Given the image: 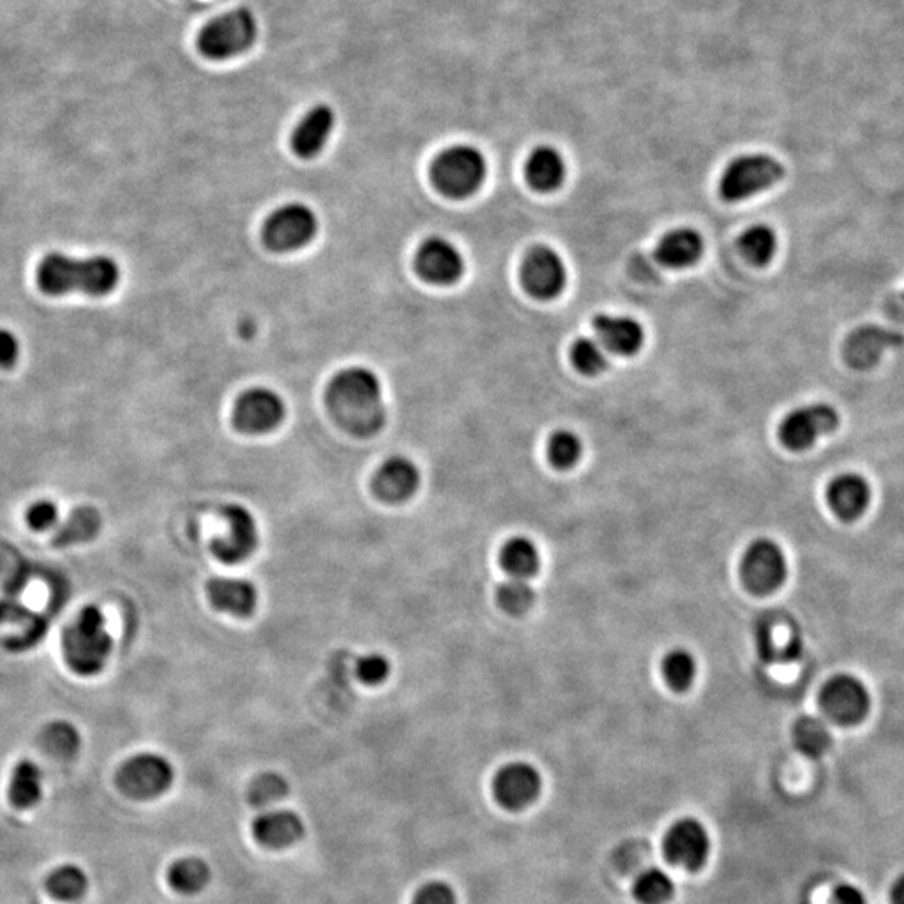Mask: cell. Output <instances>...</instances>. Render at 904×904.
<instances>
[{
	"label": "cell",
	"instance_id": "cell-42",
	"mask_svg": "<svg viewBox=\"0 0 904 904\" xmlns=\"http://www.w3.org/2000/svg\"><path fill=\"white\" fill-rule=\"evenodd\" d=\"M25 521L30 524L31 530L47 531L56 526L59 521V508L56 502L49 499L34 502L30 510L25 511Z\"/></svg>",
	"mask_w": 904,
	"mask_h": 904
},
{
	"label": "cell",
	"instance_id": "cell-23",
	"mask_svg": "<svg viewBox=\"0 0 904 904\" xmlns=\"http://www.w3.org/2000/svg\"><path fill=\"white\" fill-rule=\"evenodd\" d=\"M599 343L618 356H634L644 346V327L635 318L600 314L593 318Z\"/></svg>",
	"mask_w": 904,
	"mask_h": 904
},
{
	"label": "cell",
	"instance_id": "cell-1",
	"mask_svg": "<svg viewBox=\"0 0 904 904\" xmlns=\"http://www.w3.org/2000/svg\"><path fill=\"white\" fill-rule=\"evenodd\" d=\"M328 413L335 422L356 438L378 434L387 420L381 379L367 367H347L327 387Z\"/></svg>",
	"mask_w": 904,
	"mask_h": 904
},
{
	"label": "cell",
	"instance_id": "cell-32",
	"mask_svg": "<svg viewBox=\"0 0 904 904\" xmlns=\"http://www.w3.org/2000/svg\"><path fill=\"white\" fill-rule=\"evenodd\" d=\"M90 886L86 872L76 865H62L47 876L46 888L50 896L59 901H76L84 896Z\"/></svg>",
	"mask_w": 904,
	"mask_h": 904
},
{
	"label": "cell",
	"instance_id": "cell-8",
	"mask_svg": "<svg viewBox=\"0 0 904 904\" xmlns=\"http://www.w3.org/2000/svg\"><path fill=\"white\" fill-rule=\"evenodd\" d=\"M317 232L318 217L312 207L290 201L278 207L265 221L264 242L271 252H295L309 245Z\"/></svg>",
	"mask_w": 904,
	"mask_h": 904
},
{
	"label": "cell",
	"instance_id": "cell-5",
	"mask_svg": "<svg viewBox=\"0 0 904 904\" xmlns=\"http://www.w3.org/2000/svg\"><path fill=\"white\" fill-rule=\"evenodd\" d=\"M257 19L248 9H236L208 22L198 34L205 58L223 61L245 53L257 39Z\"/></svg>",
	"mask_w": 904,
	"mask_h": 904
},
{
	"label": "cell",
	"instance_id": "cell-36",
	"mask_svg": "<svg viewBox=\"0 0 904 904\" xmlns=\"http://www.w3.org/2000/svg\"><path fill=\"white\" fill-rule=\"evenodd\" d=\"M571 360L577 371L584 375H599L605 371L609 366L605 350L595 338L581 337L575 340L571 347Z\"/></svg>",
	"mask_w": 904,
	"mask_h": 904
},
{
	"label": "cell",
	"instance_id": "cell-12",
	"mask_svg": "<svg viewBox=\"0 0 904 904\" xmlns=\"http://www.w3.org/2000/svg\"><path fill=\"white\" fill-rule=\"evenodd\" d=\"M742 581L755 595H769L787 577L786 555L777 543L757 540L742 558Z\"/></svg>",
	"mask_w": 904,
	"mask_h": 904
},
{
	"label": "cell",
	"instance_id": "cell-30",
	"mask_svg": "<svg viewBox=\"0 0 904 904\" xmlns=\"http://www.w3.org/2000/svg\"><path fill=\"white\" fill-rule=\"evenodd\" d=\"M210 866L200 858H182L167 869V883L176 893H200L210 883Z\"/></svg>",
	"mask_w": 904,
	"mask_h": 904
},
{
	"label": "cell",
	"instance_id": "cell-44",
	"mask_svg": "<svg viewBox=\"0 0 904 904\" xmlns=\"http://www.w3.org/2000/svg\"><path fill=\"white\" fill-rule=\"evenodd\" d=\"M19 343L11 332L0 331V367H11L18 362Z\"/></svg>",
	"mask_w": 904,
	"mask_h": 904
},
{
	"label": "cell",
	"instance_id": "cell-19",
	"mask_svg": "<svg viewBox=\"0 0 904 904\" xmlns=\"http://www.w3.org/2000/svg\"><path fill=\"white\" fill-rule=\"evenodd\" d=\"M372 486L379 499L391 505H399L413 498L419 489V467L406 456L389 457L375 473Z\"/></svg>",
	"mask_w": 904,
	"mask_h": 904
},
{
	"label": "cell",
	"instance_id": "cell-7",
	"mask_svg": "<svg viewBox=\"0 0 904 904\" xmlns=\"http://www.w3.org/2000/svg\"><path fill=\"white\" fill-rule=\"evenodd\" d=\"M175 769L172 762L160 754L143 752L123 762L116 773V786L123 795L136 801L158 798L172 787Z\"/></svg>",
	"mask_w": 904,
	"mask_h": 904
},
{
	"label": "cell",
	"instance_id": "cell-25",
	"mask_svg": "<svg viewBox=\"0 0 904 904\" xmlns=\"http://www.w3.org/2000/svg\"><path fill=\"white\" fill-rule=\"evenodd\" d=\"M702 253L704 240L700 233L692 229H676L660 240L656 257L663 267L687 268L700 260Z\"/></svg>",
	"mask_w": 904,
	"mask_h": 904
},
{
	"label": "cell",
	"instance_id": "cell-27",
	"mask_svg": "<svg viewBox=\"0 0 904 904\" xmlns=\"http://www.w3.org/2000/svg\"><path fill=\"white\" fill-rule=\"evenodd\" d=\"M101 526H103V520H101L100 511L91 506H82L72 511L68 520L59 526L53 536V545L56 548H66V546L91 542L100 534Z\"/></svg>",
	"mask_w": 904,
	"mask_h": 904
},
{
	"label": "cell",
	"instance_id": "cell-4",
	"mask_svg": "<svg viewBox=\"0 0 904 904\" xmlns=\"http://www.w3.org/2000/svg\"><path fill=\"white\" fill-rule=\"evenodd\" d=\"M486 173L485 154L471 144L449 147L439 153L431 166L436 188L454 200H463L482 188Z\"/></svg>",
	"mask_w": 904,
	"mask_h": 904
},
{
	"label": "cell",
	"instance_id": "cell-33",
	"mask_svg": "<svg viewBox=\"0 0 904 904\" xmlns=\"http://www.w3.org/2000/svg\"><path fill=\"white\" fill-rule=\"evenodd\" d=\"M40 744L47 754L58 758H71L81 747V735L72 723L56 720L47 723L40 733Z\"/></svg>",
	"mask_w": 904,
	"mask_h": 904
},
{
	"label": "cell",
	"instance_id": "cell-29",
	"mask_svg": "<svg viewBox=\"0 0 904 904\" xmlns=\"http://www.w3.org/2000/svg\"><path fill=\"white\" fill-rule=\"evenodd\" d=\"M501 565L508 573L518 580L534 577L540 570V553L531 540L517 536L506 543L501 549Z\"/></svg>",
	"mask_w": 904,
	"mask_h": 904
},
{
	"label": "cell",
	"instance_id": "cell-47",
	"mask_svg": "<svg viewBox=\"0 0 904 904\" xmlns=\"http://www.w3.org/2000/svg\"><path fill=\"white\" fill-rule=\"evenodd\" d=\"M891 903L904 904V872L897 876V880L894 881L893 888H891Z\"/></svg>",
	"mask_w": 904,
	"mask_h": 904
},
{
	"label": "cell",
	"instance_id": "cell-28",
	"mask_svg": "<svg viewBox=\"0 0 904 904\" xmlns=\"http://www.w3.org/2000/svg\"><path fill=\"white\" fill-rule=\"evenodd\" d=\"M43 798V773L33 761H21L12 769L9 799L18 809H31Z\"/></svg>",
	"mask_w": 904,
	"mask_h": 904
},
{
	"label": "cell",
	"instance_id": "cell-43",
	"mask_svg": "<svg viewBox=\"0 0 904 904\" xmlns=\"http://www.w3.org/2000/svg\"><path fill=\"white\" fill-rule=\"evenodd\" d=\"M413 904H457L456 893L442 881H431L417 890Z\"/></svg>",
	"mask_w": 904,
	"mask_h": 904
},
{
	"label": "cell",
	"instance_id": "cell-35",
	"mask_svg": "<svg viewBox=\"0 0 904 904\" xmlns=\"http://www.w3.org/2000/svg\"><path fill=\"white\" fill-rule=\"evenodd\" d=\"M663 676L667 684L675 692H685L694 684L697 675V662L687 650L676 648L663 659Z\"/></svg>",
	"mask_w": 904,
	"mask_h": 904
},
{
	"label": "cell",
	"instance_id": "cell-41",
	"mask_svg": "<svg viewBox=\"0 0 904 904\" xmlns=\"http://www.w3.org/2000/svg\"><path fill=\"white\" fill-rule=\"evenodd\" d=\"M359 681L367 685H379L391 675V662L382 653H367L356 665Z\"/></svg>",
	"mask_w": 904,
	"mask_h": 904
},
{
	"label": "cell",
	"instance_id": "cell-6",
	"mask_svg": "<svg viewBox=\"0 0 904 904\" xmlns=\"http://www.w3.org/2000/svg\"><path fill=\"white\" fill-rule=\"evenodd\" d=\"M786 175L783 163L769 154H745L733 160L720 178V196L727 204L747 200L766 192Z\"/></svg>",
	"mask_w": 904,
	"mask_h": 904
},
{
	"label": "cell",
	"instance_id": "cell-21",
	"mask_svg": "<svg viewBox=\"0 0 904 904\" xmlns=\"http://www.w3.org/2000/svg\"><path fill=\"white\" fill-rule=\"evenodd\" d=\"M335 128V113L327 104H318L303 116L292 135L297 157L312 160L327 147Z\"/></svg>",
	"mask_w": 904,
	"mask_h": 904
},
{
	"label": "cell",
	"instance_id": "cell-37",
	"mask_svg": "<svg viewBox=\"0 0 904 904\" xmlns=\"http://www.w3.org/2000/svg\"><path fill=\"white\" fill-rule=\"evenodd\" d=\"M672 894V880L660 869H648L635 883V896L641 904H663Z\"/></svg>",
	"mask_w": 904,
	"mask_h": 904
},
{
	"label": "cell",
	"instance_id": "cell-46",
	"mask_svg": "<svg viewBox=\"0 0 904 904\" xmlns=\"http://www.w3.org/2000/svg\"><path fill=\"white\" fill-rule=\"evenodd\" d=\"M884 314L897 325H904V292L888 297L884 302Z\"/></svg>",
	"mask_w": 904,
	"mask_h": 904
},
{
	"label": "cell",
	"instance_id": "cell-26",
	"mask_svg": "<svg viewBox=\"0 0 904 904\" xmlns=\"http://www.w3.org/2000/svg\"><path fill=\"white\" fill-rule=\"evenodd\" d=\"M524 173L531 188L540 193H552L565 182L567 164L555 148L538 147L531 151Z\"/></svg>",
	"mask_w": 904,
	"mask_h": 904
},
{
	"label": "cell",
	"instance_id": "cell-3",
	"mask_svg": "<svg viewBox=\"0 0 904 904\" xmlns=\"http://www.w3.org/2000/svg\"><path fill=\"white\" fill-rule=\"evenodd\" d=\"M66 665L81 676L97 675L106 667L113 650V637L107 631L106 616L96 605L78 613L61 638Z\"/></svg>",
	"mask_w": 904,
	"mask_h": 904
},
{
	"label": "cell",
	"instance_id": "cell-20",
	"mask_svg": "<svg viewBox=\"0 0 904 904\" xmlns=\"http://www.w3.org/2000/svg\"><path fill=\"white\" fill-rule=\"evenodd\" d=\"M827 505L841 521L851 523L862 517L871 501V488L861 474L846 473L827 486Z\"/></svg>",
	"mask_w": 904,
	"mask_h": 904
},
{
	"label": "cell",
	"instance_id": "cell-24",
	"mask_svg": "<svg viewBox=\"0 0 904 904\" xmlns=\"http://www.w3.org/2000/svg\"><path fill=\"white\" fill-rule=\"evenodd\" d=\"M253 836L271 849L290 846L303 836L302 819L292 811H268L253 819Z\"/></svg>",
	"mask_w": 904,
	"mask_h": 904
},
{
	"label": "cell",
	"instance_id": "cell-34",
	"mask_svg": "<svg viewBox=\"0 0 904 904\" xmlns=\"http://www.w3.org/2000/svg\"><path fill=\"white\" fill-rule=\"evenodd\" d=\"M742 255L754 265H767L777 250L776 233L766 224H755L742 233L739 240Z\"/></svg>",
	"mask_w": 904,
	"mask_h": 904
},
{
	"label": "cell",
	"instance_id": "cell-15",
	"mask_svg": "<svg viewBox=\"0 0 904 904\" xmlns=\"http://www.w3.org/2000/svg\"><path fill=\"white\" fill-rule=\"evenodd\" d=\"M903 346L904 334L897 328L861 325L844 340L843 359L855 371H869L886 350Z\"/></svg>",
	"mask_w": 904,
	"mask_h": 904
},
{
	"label": "cell",
	"instance_id": "cell-18",
	"mask_svg": "<svg viewBox=\"0 0 904 904\" xmlns=\"http://www.w3.org/2000/svg\"><path fill=\"white\" fill-rule=\"evenodd\" d=\"M495 798L508 811H520L538 798L542 777L526 762H513L501 767L492 780Z\"/></svg>",
	"mask_w": 904,
	"mask_h": 904
},
{
	"label": "cell",
	"instance_id": "cell-39",
	"mask_svg": "<svg viewBox=\"0 0 904 904\" xmlns=\"http://www.w3.org/2000/svg\"><path fill=\"white\" fill-rule=\"evenodd\" d=\"M289 792V783L280 774L265 773L253 780L248 789V801L255 808H267L281 801Z\"/></svg>",
	"mask_w": 904,
	"mask_h": 904
},
{
	"label": "cell",
	"instance_id": "cell-2",
	"mask_svg": "<svg viewBox=\"0 0 904 904\" xmlns=\"http://www.w3.org/2000/svg\"><path fill=\"white\" fill-rule=\"evenodd\" d=\"M119 281V268L106 257L76 260L61 253H50L37 268V283L47 295L82 292L88 295H106Z\"/></svg>",
	"mask_w": 904,
	"mask_h": 904
},
{
	"label": "cell",
	"instance_id": "cell-40",
	"mask_svg": "<svg viewBox=\"0 0 904 904\" xmlns=\"http://www.w3.org/2000/svg\"><path fill=\"white\" fill-rule=\"evenodd\" d=\"M498 603L505 612L511 615H523L533 606L534 591L524 580L505 581L498 588Z\"/></svg>",
	"mask_w": 904,
	"mask_h": 904
},
{
	"label": "cell",
	"instance_id": "cell-9",
	"mask_svg": "<svg viewBox=\"0 0 904 904\" xmlns=\"http://www.w3.org/2000/svg\"><path fill=\"white\" fill-rule=\"evenodd\" d=\"M824 716L837 726H856L865 720L871 707L868 688L853 675L833 676L819 694Z\"/></svg>",
	"mask_w": 904,
	"mask_h": 904
},
{
	"label": "cell",
	"instance_id": "cell-11",
	"mask_svg": "<svg viewBox=\"0 0 904 904\" xmlns=\"http://www.w3.org/2000/svg\"><path fill=\"white\" fill-rule=\"evenodd\" d=\"M286 401L270 387H252L240 394L233 422L245 434H267L286 419Z\"/></svg>",
	"mask_w": 904,
	"mask_h": 904
},
{
	"label": "cell",
	"instance_id": "cell-13",
	"mask_svg": "<svg viewBox=\"0 0 904 904\" xmlns=\"http://www.w3.org/2000/svg\"><path fill=\"white\" fill-rule=\"evenodd\" d=\"M839 426V414L830 404H811L787 414L780 422L779 439L789 451H806L823 434Z\"/></svg>",
	"mask_w": 904,
	"mask_h": 904
},
{
	"label": "cell",
	"instance_id": "cell-14",
	"mask_svg": "<svg viewBox=\"0 0 904 904\" xmlns=\"http://www.w3.org/2000/svg\"><path fill=\"white\" fill-rule=\"evenodd\" d=\"M521 281L534 299H555L567 286L565 262L549 246H533L521 265Z\"/></svg>",
	"mask_w": 904,
	"mask_h": 904
},
{
	"label": "cell",
	"instance_id": "cell-31",
	"mask_svg": "<svg viewBox=\"0 0 904 904\" xmlns=\"http://www.w3.org/2000/svg\"><path fill=\"white\" fill-rule=\"evenodd\" d=\"M796 747L808 757L818 758L830 751L831 738L830 729L823 720L818 717H802L796 722L792 730Z\"/></svg>",
	"mask_w": 904,
	"mask_h": 904
},
{
	"label": "cell",
	"instance_id": "cell-45",
	"mask_svg": "<svg viewBox=\"0 0 904 904\" xmlns=\"http://www.w3.org/2000/svg\"><path fill=\"white\" fill-rule=\"evenodd\" d=\"M830 904H868L865 893L855 884H841L834 890Z\"/></svg>",
	"mask_w": 904,
	"mask_h": 904
},
{
	"label": "cell",
	"instance_id": "cell-38",
	"mask_svg": "<svg viewBox=\"0 0 904 904\" xmlns=\"http://www.w3.org/2000/svg\"><path fill=\"white\" fill-rule=\"evenodd\" d=\"M581 441L575 432L561 429L556 431L548 441V457L553 466L558 470H570L581 457Z\"/></svg>",
	"mask_w": 904,
	"mask_h": 904
},
{
	"label": "cell",
	"instance_id": "cell-17",
	"mask_svg": "<svg viewBox=\"0 0 904 904\" xmlns=\"http://www.w3.org/2000/svg\"><path fill=\"white\" fill-rule=\"evenodd\" d=\"M416 270L429 283L452 286L463 277V253L451 240L432 236L417 250Z\"/></svg>",
	"mask_w": 904,
	"mask_h": 904
},
{
	"label": "cell",
	"instance_id": "cell-16",
	"mask_svg": "<svg viewBox=\"0 0 904 904\" xmlns=\"http://www.w3.org/2000/svg\"><path fill=\"white\" fill-rule=\"evenodd\" d=\"M663 851L673 866L697 871L709 858V834L695 819H682L667 831Z\"/></svg>",
	"mask_w": 904,
	"mask_h": 904
},
{
	"label": "cell",
	"instance_id": "cell-22",
	"mask_svg": "<svg viewBox=\"0 0 904 904\" xmlns=\"http://www.w3.org/2000/svg\"><path fill=\"white\" fill-rule=\"evenodd\" d=\"M208 599L220 612L250 616L258 605V590L245 578L217 577L208 583Z\"/></svg>",
	"mask_w": 904,
	"mask_h": 904
},
{
	"label": "cell",
	"instance_id": "cell-10",
	"mask_svg": "<svg viewBox=\"0 0 904 904\" xmlns=\"http://www.w3.org/2000/svg\"><path fill=\"white\" fill-rule=\"evenodd\" d=\"M221 517L227 521V533L215 538L213 555L227 565L246 561L260 543L257 520L248 508L236 502L224 506Z\"/></svg>",
	"mask_w": 904,
	"mask_h": 904
}]
</instances>
